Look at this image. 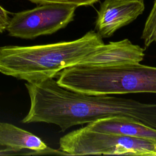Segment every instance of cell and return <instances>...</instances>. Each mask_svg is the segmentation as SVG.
<instances>
[{
  "label": "cell",
  "instance_id": "cell-1",
  "mask_svg": "<svg viewBox=\"0 0 156 156\" xmlns=\"http://www.w3.org/2000/svg\"><path fill=\"white\" fill-rule=\"evenodd\" d=\"M30 107L23 123L57 125L61 132L74 126L119 117L156 129V104L110 94H87L63 88L53 77L25 83Z\"/></svg>",
  "mask_w": 156,
  "mask_h": 156
},
{
  "label": "cell",
  "instance_id": "cell-2",
  "mask_svg": "<svg viewBox=\"0 0 156 156\" xmlns=\"http://www.w3.org/2000/svg\"><path fill=\"white\" fill-rule=\"evenodd\" d=\"M103 44L101 37L95 30H90L70 41L1 46L0 73L27 82L54 78L65 68L77 65Z\"/></svg>",
  "mask_w": 156,
  "mask_h": 156
},
{
  "label": "cell",
  "instance_id": "cell-3",
  "mask_svg": "<svg viewBox=\"0 0 156 156\" xmlns=\"http://www.w3.org/2000/svg\"><path fill=\"white\" fill-rule=\"evenodd\" d=\"M58 85L87 94H156V67L140 63L112 66L66 68L57 75Z\"/></svg>",
  "mask_w": 156,
  "mask_h": 156
},
{
  "label": "cell",
  "instance_id": "cell-4",
  "mask_svg": "<svg viewBox=\"0 0 156 156\" xmlns=\"http://www.w3.org/2000/svg\"><path fill=\"white\" fill-rule=\"evenodd\" d=\"M59 144L60 150L68 155H156V143L151 140L90 130L85 127L61 137Z\"/></svg>",
  "mask_w": 156,
  "mask_h": 156
},
{
  "label": "cell",
  "instance_id": "cell-5",
  "mask_svg": "<svg viewBox=\"0 0 156 156\" xmlns=\"http://www.w3.org/2000/svg\"><path fill=\"white\" fill-rule=\"evenodd\" d=\"M77 7L60 4H41L15 13L7 26L11 37L32 40L65 28L74 20Z\"/></svg>",
  "mask_w": 156,
  "mask_h": 156
},
{
  "label": "cell",
  "instance_id": "cell-6",
  "mask_svg": "<svg viewBox=\"0 0 156 156\" xmlns=\"http://www.w3.org/2000/svg\"><path fill=\"white\" fill-rule=\"evenodd\" d=\"M144 9V0H104L98 11L95 30L102 38H108L135 20Z\"/></svg>",
  "mask_w": 156,
  "mask_h": 156
},
{
  "label": "cell",
  "instance_id": "cell-7",
  "mask_svg": "<svg viewBox=\"0 0 156 156\" xmlns=\"http://www.w3.org/2000/svg\"><path fill=\"white\" fill-rule=\"evenodd\" d=\"M144 49L124 39L103 44L77 65L80 66H112L138 63L143 60Z\"/></svg>",
  "mask_w": 156,
  "mask_h": 156
},
{
  "label": "cell",
  "instance_id": "cell-8",
  "mask_svg": "<svg viewBox=\"0 0 156 156\" xmlns=\"http://www.w3.org/2000/svg\"><path fill=\"white\" fill-rule=\"evenodd\" d=\"M90 130L151 140L156 143V129L124 118L113 117L88 123Z\"/></svg>",
  "mask_w": 156,
  "mask_h": 156
},
{
  "label": "cell",
  "instance_id": "cell-9",
  "mask_svg": "<svg viewBox=\"0 0 156 156\" xmlns=\"http://www.w3.org/2000/svg\"><path fill=\"white\" fill-rule=\"evenodd\" d=\"M0 145L10 148L20 155H27L23 149L40 151L47 145L37 136L8 122H0Z\"/></svg>",
  "mask_w": 156,
  "mask_h": 156
},
{
  "label": "cell",
  "instance_id": "cell-10",
  "mask_svg": "<svg viewBox=\"0 0 156 156\" xmlns=\"http://www.w3.org/2000/svg\"><path fill=\"white\" fill-rule=\"evenodd\" d=\"M141 38L146 47L156 43V0H154L152 9L145 22Z\"/></svg>",
  "mask_w": 156,
  "mask_h": 156
},
{
  "label": "cell",
  "instance_id": "cell-11",
  "mask_svg": "<svg viewBox=\"0 0 156 156\" xmlns=\"http://www.w3.org/2000/svg\"><path fill=\"white\" fill-rule=\"evenodd\" d=\"M30 2L37 4H60L74 5L76 7L93 5L99 0H29Z\"/></svg>",
  "mask_w": 156,
  "mask_h": 156
},
{
  "label": "cell",
  "instance_id": "cell-12",
  "mask_svg": "<svg viewBox=\"0 0 156 156\" xmlns=\"http://www.w3.org/2000/svg\"><path fill=\"white\" fill-rule=\"evenodd\" d=\"M8 14L9 12L0 5V34L6 30L7 26L10 20Z\"/></svg>",
  "mask_w": 156,
  "mask_h": 156
},
{
  "label": "cell",
  "instance_id": "cell-13",
  "mask_svg": "<svg viewBox=\"0 0 156 156\" xmlns=\"http://www.w3.org/2000/svg\"><path fill=\"white\" fill-rule=\"evenodd\" d=\"M20 155V154L15 151L6 147L4 149H0V155Z\"/></svg>",
  "mask_w": 156,
  "mask_h": 156
}]
</instances>
